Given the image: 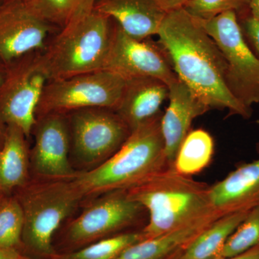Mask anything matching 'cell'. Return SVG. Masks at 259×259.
Wrapping results in <instances>:
<instances>
[{
	"label": "cell",
	"instance_id": "cell-12",
	"mask_svg": "<svg viewBox=\"0 0 259 259\" xmlns=\"http://www.w3.org/2000/svg\"><path fill=\"white\" fill-rule=\"evenodd\" d=\"M32 134L30 169L35 177L72 180L79 171L70 163L71 134L67 114L51 113L37 117Z\"/></svg>",
	"mask_w": 259,
	"mask_h": 259
},
{
	"label": "cell",
	"instance_id": "cell-23",
	"mask_svg": "<svg viewBox=\"0 0 259 259\" xmlns=\"http://www.w3.org/2000/svg\"><path fill=\"white\" fill-rule=\"evenodd\" d=\"M23 227V209L18 199L15 194H5L0 199V248L22 253Z\"/></svg>",
	"mask_w": 259,
	"mask_h": 259
},
{
	"label": "cell",
	"instance_id": "cell-9",
	"mask_svg": "<svg viewBox=\"0 0 259 259\" xmlns=\"http://www.w3.org/2000/svg\"><path fill=\"white\" fill-rule=\"evenodd\" d=\"M42 51L29 53L7 65L0 84L2 118L7 125L21 129L28 139L36 123L37 105L51 81Z\"/></svg>",
	"mask_w": 259,
	"mask_h": 259
},
{
	"label": "cell",
	"instance_id": "cell-14",
	"mask_svg": "<svg viewBox=\"0 0 259 259\" xmlns=\"http://www.w3.org/2000/svg\"><path fill=\"white\" fill-rule=\"evenodd\" d=\"M168 106L161 116V129L167 162L172 167L179 148L190 133L192 122L208 111L210 107L179 78L168 86Z\"/></svg>",
	"mask_w": 259,
	"mask_h": 259
},
{
	"label": "cell",
	"instance_id": "cell-3",
	"mask_svg": "<svg viewBox=\"0 0 259 259\" xmlns=\"http://www.w3.org/2000/svg\"><path fill=\"white\" fill-rule=\"evenodd\" d=\"M161 116L131 131L120 149L100 166L79 171L74 180L83 198L129 190L169 167L161 134Z\"/></svg>",
	"mask_w": 259,
	"mask_h": 259
},
{
	"label": "cell",
	"instance_id": "cell-7",
	"mask_svg": "<svg viewBox=\"0 0 259 259\" xmlns=\"http://www.w3.org/2000/svg\"><path fill=\"white\" fill-rule=\"evenodd\" d=\"M125 87V79L106 69L51 80L37 105L36 118L48 114H69L91 107L115 110Z\"/></svg>",
	"mask_w": 259,
	"mask_h": 259
},
{
	"label": "cell",
	"instance_id": "cell-11",
	"mask_svg": "<svg viewBox=\"0 0 259 259\" xmlns=\"http://www.w3.org/2000/svg\"><path fill=\"white\" fill-rule=\"evenodd\" d=\"M105 69L113 71L125 79L155 78L168 86L178 79L162 47L146 40L129 36L115 23Z\"/></svg>",
	"mask_w": 259,
	"mask_h": 259
},
{
	"label": "cell",
	"instance_id": "cell-26",
	"mask_svg": "<svg viewBox=\"0 0 259 259\" xmlns=\"http://www.w3.org/2000/svg\"><path fill=\"white\" fill-rule=\"evenodd\" d=\"M250 0H190L184 9L197 20H209L228 11L238 16L249 11Z\"/></svg>",
	"mask_w": 259,
	"mask_h": 259
},
{
	"label": "cell",
	"instance_id": "cell-31",
	"mask_svg": "<svg viewBox=\"0 0 259 259\" xmlns=\"http://www.w3.org/2000/svg\"><path fill=\"white\" fill-rule=\"evenodd\" d=\"M249 13L254 18L259 19V0H250Z\"/></svg>",
	"mask_w": 259,
	"mask_h": 259
},
{
	"label": "cell",
	"instance_id": "cell-4",
	"mask_svg": "<svg viewBox=\"0 0 259 259\" xmlns=\"http://www.w3.org/2000/svg\"><path fill=\"white\" fill-rule=\"evenodd\" d=\"M14 194L24 215L22 253L32 258H55L56 233L84 199L76 181L35 177Z\"/></svg>",
	"mask_w": 259,
	"mask_h": 259
},
{
	"label": "cell",
	"instance_id": "cell-25",
	"mask_svg": "<svg viewBox=\"0 0 259 259\" xmlns=\"http://www.w3.org/2000/svg\"><path fill=\"white\" fill-rule=\"evenodd\" d=\"M256 247H259V206L250 209L225 243L217 258L236 256Z\"/></svg>",
	"mask_w": 259,
	"mask_h": 259
},
{
	"label": "cell",
	"instance_id": "cell-1",
	"mask_svg": "<svg viewBox=\"0 0 259 259\" xmlns=\"http://www.w3.org/2000/svg\"><path fill=\"white\" fill-rule=\"evenodd\" d=\"M157 35L179 79L210 108L227 109L232 115L250 118L252 108L239 101L228 87L222 53L195 18L184 8L170 12Z\"/></svg>",
	"mask_w": 259,
	"mask_h": 259
},
{
	"label": "cell",
	"instance_id": "cell-15",
	"mask_svg": "<svg viewBox=\"0 0 259 259\" xmlns=\"http://www.w3.org/2000/svg\"><path fill=\"white\" fill-rule=\"evenodd\" d=\"M259 154V144L258 145ZM209 199L215 212L225 215L259 206V156L242 163L223 180L209 186Z\"/></svg>",
	"mask_w": 259,
	"mask_h": 259
},
{
	"label": "cell",
	"instance_id": "cell-29",
	"mask_svg": "<svg viewBox=\"0 0 259 259\" xmlns=\"http://www.w3.org/2000/svg\"><path fill=\"white\" fill-rule=\"evenodd\" d=\"M25 257L18 250L0 248V259H24Z\"/></svg>",
	"mask_w": 259,
	"mask_h": 259
},
{
	"label": "cell",
	"instance_id": "cell-32",
	"mask_svg": "<svg viewBox=\"0 0 259 259\" xmlns=\"http://www.w3.org/2000/svg\"><path fill=\"white\" fill-rule=\"evenodd\" d=\"M7 124L5 121L2 118L0 115V150L4 144L5 140V135H6Z\"/></svg>",
	"mask_w": 259,
	"mask_h": 259
},
{
	"label": "cell",
	"instance_id": "cell-2",
	"mask_svg": "<svg viewBox=\"0 0 259 259\" xmlns=\"http://www.w3.org/2000/svg\"><path fill=\"white\" fill-rule=\"evenodd\" d=\"M209 189L207 184L168 167L127 190L130 197L148 213L147 223L140 230L142 239L162 236L220 214L209 203Z\"/></svg>",
	"mask_w": 259,
	"mask_h": 259
},
{
	"label": "cell",
	"instance_id": "cell-21",
	"mask_svg": "<svg viewBox=\"0 0 259 259\" xmlns=\"http://www.w3.org/2000/svg\"><path fill=\"white\" fill-rule=\"evenodd\" d=\"M214 141L203 129L190 131L179 148L172 168L184 176L192 177L204 170L212 160Z\"/></svg>",
	"mask_w": 259,
	"mask_h": 259
},
{
	"label": "cell",
	"instance_id": "cell-16",
	"mask_svg": "<svg viewBox=\"0 0 259 259\" xmlns=\"http://www.w3.org/2000/svg\"><path fill=\"white\" fill-rule=\"evenodd\" d=\"M94 9L139 40L158 35L167 14L154 0H97Z\"/></svg>",
	"mask_w": 259,
	"mask_h": 259
},
{
	"label": "cell",
	"instance_id": "cell-33",
	"mask_svg": "<svg viewBox=\"0 0 259 259\" xmlns=\"http://www.w3.org/2000/svg\"><path fill=\"white\" fill-rule=\"evenodd\" d=\"M7 69H8L7 64L0 61V84L3 83V80L6 76Z\"/></svg>",
	"mask_w": 259,
	"mask_h": 259
},
{
	"label": "cell",
	"instance_id": "cell-20",
	"mask_svg": "<svg viewBox=\"0 0 259 259\" xmlns=\"http://www.w3.org/2000/svg\"><path fill=\"white\" fill-rule=\"evenodd\" d=\"M248 211L225 214L216 219L192 240L175 259H214L218 257Z\"/></svg>",
	"mask_w": 259,
	"mask_h": 259
},
{
	"label": "cell",
	"instance_id": "cell-22",
	"mask_svg": "<svg viewBox=\"0 0 259 259\" xmlns=\"http://www.w3.org/2000/svg\"><path fill=\"white\" fill-rule=\"evenodd\" d=\"M97 0H25L42 20L60 30L73 18L93 9Z\"/></svg>",
	"mask_w": 259,
	"mask_h": 259
},
{
	"label": "cell",
	"instance_id": "cell-19",
	"mask_svg": "<svg viewBox=\"0 0 259 259\" xmlns=\"http://www.w3.org/2000/svg\"><path fill=\"white\" fill-rule=\"evenodd\" d=\"M26 135L17 126H7L0 150V187L12 193L30 181V151Z\"/></svg>",
	"mask_w": 259,
	"mask_h": 259
},
{
	"label": "cell",
	"instance_id": "cell-17",
	"mask_svg": "<svg viewBox=\"0 0 259 259\" xmlns=\"http://www.w3.org/2000/svg\"><path fill=\"white\" fill-rule=\"evenodd\" d=\"M168 86L158 79L136 77L125 79L119 106L115 111L131 131L160 115L168 98Z\"/></svg>",
	"mask_w": 259,
	"mask_h": 259
},
{
	"label": "cell",
	"instance_id": "cell-5",
	"mask_svg": "<svg viewBox=\"0 0 259 259\" xmlns=\"http://www.w3.org/2000/svg\"><path fill=\"white\" fill-rule=\"evenodd\" d=\"M112 23L111 19L93 8L61 28L42 51L51 80L105 69Z\"/></svg>",
	"mask_w": 259,
	"mask_h": 259
},
{
	"label": "cell",
	"instance_id": "cell-13",
	"mask_svg": "<svg viewBox=\"0 0 259 259\" xmlns=\"http://www.w3.org/2000/svg\"><path fill=\"white\" fill-rule=\"evenodd\" d=\"M56 27L39 18L25 0L0 5V61L9 64L34 51H42Z\"/></svg>",
	"mask_w": 259,
	"mask_h": 259
},
{
	"label": "cell",
	"instance_id": "cell-35",
	"mask_svg": "<svg viewBox=\"0 0 259 259\" xmlns=\"http://www.w3.org/2000/svg\"><path fill=\"white\" fill-rule=\"evenodd\" d=\"M13 1H15V0H0V5L5 4V3H8Z\"/></svg>",
	"mask_w": 259,
	"mask_h": 259
},
{
	"label": "cell",
	"instance_id": "cell-30",
	"mask_svg": "<svg viewBox=\"0 0 259 259\" xmlns=\"http://www.w3.org/2000/svg\"><path fill=\"white\" fill-rule=\"evenodd\" d=\"M214 259H259V247H256V248L248 250V251L242 253V254L236 255V256Z\"/></svg>",
	"mask_w": 259,
	"mask_h": 259
},
{
	"label": "cell",
	"instance_id": "cell-34",
	"mask_svg": "<svg viewBox=\"0 0 259 259\" xmlns=\"http://www.w3.org/2000/svg\"><path fill=\"white\" fill-rule=\"evenodd\" d=\"M6 194H10L8 193V192H5L4 190H3V189L0 187V199L2 198V197H3V196L5 195Z\"/></svg>",
	"mask_w": 259,
	"mask_h": 259
},
{
	"label": "cell",
	"instance_id": "cell-24",
	"mask_svg": "<svg viewBox=\"0 0 259 259\" xmlns=\"http://www.w3.org/2000/svg\"><path fill=\"white\" fill-rule=\"evenodd\" d=\"M142 240L141 231H127L104 238L54 259H115L130 245Z\"/></svg>",
	"mask_w": 259,
	"mask_h": 259
},
{
	"label": "cell",
	"instance_id": "cell-36",
	"mask_svg": "<svg viewBox=\"0 0 259 259\" xmlns=\"http://www.w3.org/2000/svg\"><path fill=\"white\" fill-rule=\"evenodd\" d=\"M24 259H35V258H29V257L25 256V258H24Z\"/></svg>",
	"mask_w": 259,
	"mask_h": 259
},
{
	"label": "cell",
	"instance_id": "cell-27",
	"mask_svg": "<svg viewBox=\"0 0 259 259\" xmlns=\"http://www.w3.org/2000/svg\"><path fill=\"white\" fill-rule=\"evenodd\" d=\"M239 16L243 17L239 22L243 34L249 40L259 56V19L252 16L249 11Z\"/></svg>",
	"mask_w": 259,
	"mask_h": 259
},
{
	"label": "cell",
	"instance_id": "cell-28",
	"mask_svg": "<svg viewBox=\"0 0 259 259\" xmlns=\"http://www.w3.org/2000/svg\"><path fill=\"white\" fill-rule=\"evenodd\" d=\"M167 13L185 8L190 0H154Z\"/></svg>",
	"mask_w": 259,
	"mask_h": 259
},
{
	"label": "cell",
	"instance_id": "cell-18",
	"mask_svg": "<svg viewBox=\"0 0 259 259\" xmlns=\"http://www.w3.org/2000/svg\"><path fill=\"white\" fill-rule=\"evenodd\" d=\"M221 216L212 214L177 231L142 239L130 245L115 259H175L196 236Z\"/></svg>",
	"mask_w": 259,
	"mask_h": 259
},
{
	"label": "cell",
	"instance_id": "cell-8",
	"mask_svg": "<svg viewBox=\"0 0 259 259\" xmlns=\"http://www.w3.org/2000/svg\"><path fill=\"white\" fill-rule=\"evenodd\" d=\"M197 20L222 53L228 67L227 82L231 93L249 108L259 103V58L245 41L236 12H226L209 20Z\"/></svg>",
	"mask_w": 259,
	"mask_h": 259
},
{
	"label": "cell",
	"instance_id": "cell-10",
	"mask_svg": "<svg viewBox=\"0 0 259 259\" xmlns=\"http://www.w3.org/2000/svg\"><path fill=\"white\" fill-rule=\"evenodd\" d=\"M71 146L76 158L92 168L112 157L124 144L131 131L113 110L81 109L67 114Z\"/></svg>",
	"mask_w": 259,
	"mask_h": 259
},
{
	"label": "cell",
	"instance_id": "cell-6",
	"mask_svg": "<svg viewBox=\"0 0 259 259\" xmlns=\"http://www.w3.org/2000/svg\"><path fill=\"white\" fill-rule=\"evenodd\" d=\"M144 207L127 190H115L94 197L82 212L69 221L54 243L57 255L79 250L104 238L125 233L137 223Z\"/></svg>",
	"mask_w": 259,
	"mask_h": 259
}]
</instances>
